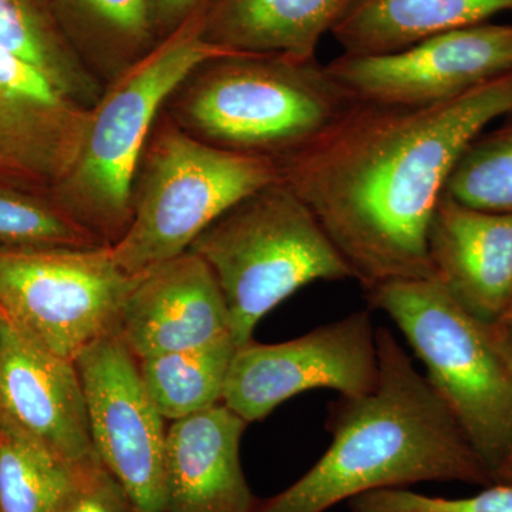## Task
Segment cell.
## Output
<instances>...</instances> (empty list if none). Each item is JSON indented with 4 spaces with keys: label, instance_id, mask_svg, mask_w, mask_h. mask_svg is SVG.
I'll use <instances>...</instances> for the list:
<instances>
[{
    "label": "cell",
    "instance_id": "obj_16",
    "mask_svg": "<svg viewBox=\"0 0 512 512\" xmlns=\"http://www.w3.org/2000/svg\"><path fill=\"white\" fill-rule=\"evenodd\" d=\"M248 423L224 403L171 421L164 458V512H255L241 466Z\"/></svg>",
    "mask_w": 512,
    "mask_h": 512
},
{
    "label": "cell",
    "instance_id": "obj_4",
    "mask_svg": "<svg viewBox=\"0 0 512 512\" xmlns=\"http://www.w3.org/2000/svg\"><path fill=\"white\" fill-rule=\"evenodd\" d=\"M174 120L211 146L281 160L352 106L313 60L231 53L202 64L174 93Z\"/></svg>",
    "mask_w": 512,
    "mask_h": 512
},
{
    "label": "cell",
    "instance_id": "obj_20",
    "mask_svg": "<svg viewBox=\"0 0 512 512\" xmlns=\"http://www.w3.org/2000/svg\"><path fill=\"white\" fill-rule=\"evenodd\" d=\"M0 49L32 64L87 109L103 93L96 73L74 49L49 0H0Z\"/></svg>",
    "mask_w": 512,
    "mask_h": 512
},
{
    "label": "cell",
    "instance_id": "obj_23",
    "mask_svg": "<svg viewBox=\"0 0 512 512\" xmlns=\"http://www.w3.org/2000/svg\"><path fill=\"white\" fill-rule=\"evenodd\" d=\"M103 242L56 204L49 190L0 173V249L93 248Z\"/></svg>",
    "mask_w": 512,
    "mask_h": 512
},
{
    "label": "cell",
    "instance_id": "obj_2",
    "mask_svg": "<svg viewBox=\"0 0 512 512\" xmlns=\"http://www.w3.org/2000/svg\"><path fill=\"white\" fill-rule=\"evenodd\" d=\"M379 379L330 403L332 441L315 466L255 512H325L383 488L417 483L488 487L490 470L392 330L376 329Z\"/></svg>",
    "mask_w": 512,
    "mask_h": 512
},
{
    "label": "cell",
    "instance_id": "obj_6",
    "mask_svg": "<svg viewBox=\"0 0 512 512\" xmlns=\"http://www.w3.org/2000/svg\"><path fill=\"white\" fill-rule=\"evenodd\" d=\"M365 293L426 367L431 387L493 477L512 443V365L493 325L474 318L434 276L396 279Z\"/></svg>",
    "mask_w": 512,
    "mask_h": 512
},
{
    "label": "cell",
    "instance_id": "obj_21",
    "mask_svg": "<svg viewBox=\"0 0 512 512\" xmlns=\"http://www.w3.org/2000/svg\"><path fill=\"white\" fill-rule=\"evenodd\" d=\"M238 346L231 335L178 352L137 359L151 400L167 421L184 419L222 402Z\"/></svg>",
    "mask_w": 512,
    "mask_h": 512
},
{
    "label": "cell",
    "instance_id": "obj_25",
    "mask_svg": "<svg viewBox=\"0 0 512 512\" xmlns=\"http://www.w3.org/2000/svg\"><path fill=\"white\" fill-rule=\"evenodd\" d=\"M350 512H512L511 485L493 483L464 498L434 497L407 488H383L357 495Z\"/></svg>",
    "mask_w": 512,
    "mask_h": 512
},
{
    "label": "cell",
    "instance_id": "obj_7",
    "mask_svg": "<svg viewBox=\"0 0 512 512\" xmlns=\"http://www.w3.org/2000/svg\"><path fill=\"white\" fill-rule=\"evenodd\" d=\"M133 185V217L111 245L130 275L184 254L229 208L279 180L269 158L211 146L175 123L154 128Z\"/></svg>",
    "mask_w": 512,
    "mask_h": 512
},
{
    "label": "cell",
    "instance_id": "obj_14",
    "mask_svg": "<svg viewBox=\"0 0 512 512\" xmlns=\"http://www.w3.org/2000/svg\"><path fill=\"white\" fill-rule=\"evenodd\" d=\"M229 332L227 303L192 251L143 272L121 311L117 338L136 359L207 345Z\"/></svg>",
    "mask_w": 512,
    "mask_h": 512
},
{
    "label": "cell",
    "instance_id": "obj_12",
    "mask_svg": "<svg viewBox=\"0 0 512 512\" xmlns=\"http://www.w3.org/2000/svg\"><path fill=\"white\" fill-rule=\"evenodd\" d=\"M0 429L73 466L96 460L74 360L37 345L0 312Z\"/></svg>",
    "mask_w": 512,
    "mask_h": 512
},
{
    "label": "cell",
    "instance_id": "obj_26",
    "mask_svg": "<svg viewBox=\"0 0 512 512\" xmlns=\"http://www.w3.org/2000/svg\"><path fill=\"white\" fill-rule=\"evenodd\" d=\"M63 512H137L123 485L99 458L79 468L76 485Z\"/></svg>",
    "mask_w": 512,
    "mask_h": 512
},
{
    "label": "cell",
    "instance_id": "obj_27",
    "mask_svg": "<svg viewBox=\"0 0 512 512\" xmlns=\"http://www.w3.org/2000/svg\"><path fill=\"white\" fill-rule=\"evenodd\" d=\"M212 0H154L156 22L161 39L180 28L198 13H205Z\"/></svg>",
    "mask_w": 512,
    "mask_h": 512
},
{
    "label": "cell",
    "instance_id": "obj_1",
    "mask_svg": "<svg viewBox=\"0 0 512 512\" xmlns=\"http://www.w3.org/2000/svg\"><path fill=\"white\" fill-rule=\"evenodd\" d=\"M512 113V70L444 103H353L311 144L275 161L284 181L370 289L431 278L427 237L466 148Z\"/></svg>",
    "mask_w": 512,
    "mask_h": 512
},
{
    "label": "cell",
    "instance_id": "obj_5",
    "mask_svg": "<svg viewBox=\"0 0 512 512\" xmlns=\"http://www.w3.org/2000/svg\"><path fill=\"white\" fill-rule=\"evenodd\" d=\"M188 251L207 262L229 313L238 348L256 325L303 286L353 279L308 205L276 180L229 208Z\"/></svg>",
    "mask_w": 512,
    "mask_h": 512
},
{
    "label": "cell",
    "instance_id": "obj_30",
    "mask_svg": "<svg viewBox=\"0 0 512 512\" xmlns=\"http://www.w3.org/2000/svg\"><path fill=\"white\" fill-rule=\"evenodd\" d=\"M0 173L9 174V173H6L5 168H3L2 164H0ZM9 175H12V174H9ZM13 177H15V175H13Z\"/></svg>",
    "mask_w": 512,
    "mask_h": 512
},
{
    "label": "cell",
    "instance_id": "obj_15",
    "mask_svg": "<svg viewBox=\"0 0 512 512\" xmlns=\"http://www.w3.org/2000/svg\"><path fill=\"white\" fill-rule=\"evenodd\" d=\"M427 251L434 278L468 313L494 325L512 308V214L440 198Z\"/></svg>",
    "mask_w": 512,
    "mask_h": 512
},
{
    "label": "cell",
    "instance_id": "obj_29",
    "mask_svg": "<svg viewBox=\"0 0 512 512\" xmlns=\"http://www.w3.org/2000/svg\"><path fill=\"white\" fill-rule=\"evenodd\" d=\"M493 483L511 485L512 487V443L501 463L494 468Z\"/></svg>",
    "mask_w": 512,
    "mask_h": 512
},
{
    "label": "cell",
    "instance_id": "obj_13",
    "mask_svg": "<svg viewBox=\"0 0 512 512\" xmlns=\"http://www.w3.org/2000/svg\"><path fill=\"white\" fill-rule=\"evenodd\" d=\"M90 109L33 67L0 49V164L6 173L55 187L82 148Z\"/></svg>",
    "mask_w": 512,
    "mask_h": 512
},
{
    "label": "cell",
    "instance_id": "obj_17",
    "mask_svg": "<svg viewBox=\"0 0 512 512\" xmlns=\"http://www.w3.org/2000/svg\"><path fill=\"white\" fill-rule=\"evenodd\" d=\"M357 0H212L202 36L229 53L316 59Z\"/></svg>",
    "mask_w": 512,
    "mask_h": 512
},
{
    "label": "cell",
    "instance_id": "obj_24",
    "mask_svg": "<svg viewBox=\"0 0 512 512\" xmlns=\"http://www.w3.org/2000/svg\"><path fill=\"white\" fill-rule=\"evenodd\" d=\"M444 194L476 210L512 214V113L466 148Z\"/></svg>",
    "mask_w": 512,
    "mask_h": 512
},
{
    "label": "cell",
    "instance_id": "obj_10",
    "mask_svg": "<svg viewBox=\"0 0 512 512\" xmlns=\"http://www.w3.org/2000/svg\"><path fill=\"white\" fill-rule=\"evenodd\" d=\"M325 66L355 103H444L511 72L512 25L447 30L386 55L342 53Z\"/></svg>",
    "mask_w": 512,
    "mask_h": 512
},
{
    "label": "cell",
    "instance_id": "obj_11",
    "mask_svg": "<svg viewBox=\"0 0 512 512\" xmlns=\"http://www.w3.org/2000/svg\"><path fill=\"white\" fill-rule=\"evenodd\" d=\"M86 397L97 457L137 512H164L167 427L144 386L137 359L117 336L74 359Z\"/></svg>",
    "mask_w": 512,
    "mask_h": 512
},
{
    "label": "cell",
    "instance_id": "obj_19",
    "mask_svg": "<svg viewBox=\"0 0 512 512\" xmlns=\"http://www.w3.org/2000/svg\"><path fill=\"white\" fill-rule=\"evenodd\" d=\"M60 26L90 69L113 76L161 40L154 0H49Z\"/></svg>",
    "mask_w": 512,
    "mask_h": 512
},
{
    "label": "cell",
    "instance_id": "obj_28",
    "mask_svg": "<svg viewBox=\"0 0 512 512\" xmlns=\"http://www.w3.org/2000/svg\"><path fill=\"white\" fill-rule=\"evenodd\" d=\"M493 329L498 343L512 365V308L494 323Z\"/></svg>",
    "mask_w": 512,
    "mask_h": 512
},
{
    "label": "cell",
    "instance_id": "obj_3",
    "mask_svg": "<svg viewBox=\"0 0 512 512\" xmlns=\"http://www.w3.org/2000/svg\"><path fill=\"white\" fill-rule=\"evenodd\" d=\"M202 18L204 13L192 16L113 77L90 109L76 163L49 190L56 204L109 247L133 217L134 180L161 107L202 64L231 55L204 39Z\"/></svg>",
    "mask_w": 512,
    "mask_h": 512
},
{
    "label": "cell",
    "instance_id": "obj_8",
    "mask_svg": "<svg viewBox=\"0 0 512 512\" xmlns=\"http://www.w3.org/2000/svg\"><path fill=\"white\" fill-rule=\"evenodd\" d=\"M140 275L124 272L109 245L0 249V312L37 345L74 360L117 335Z\"/></svg>",
    "mask_w": 512,
    "mask_h": 512
},
{
    "label": "cell",
    "instance_id": "obj_18",
    "mask_svg": "<svg viewBox=\"0 0 512 512\" xmlns=\"http://www.w3.org/2000/svg\"><path fill=\"white\" fill-rule=\"evenodd\" d=\"M504 12L512 0H357L332 35L343 55H386Z\"/></svg>",
    "mask_w": 512,
    "mask_h": 512
},
{
    "label": "cell",
    "instance_id": "obj_9",
    "mask_svg": "<svg viewBox=\"0 0 512 512\" xmlns=\"http://www.w3.org/2000/svg\"><path fill=\"white\" fill-rule=\"evenodd\" d=\"M376 329L362 309L288 342L251 340L235 352L222 403L251 424L309 390L369 393L379 379Z\"/></svg>",
    "mask_w": 512,
    "mask_h": 512
},
{
    "label": "cell",
    "instance_id": "obj_22",
    "mask_svg": "<svg viewBox=\"0 0 512 512\" xmlns=\"http://www.w3.org/2000/svg\"><path fill=\"white\" fill-rule=\"evenodd\" d=\"M80 467L0 429V512H63Z\"/></svg>",
    "mask_w": 512,
    "mask_h": 512
}]
</instances>
